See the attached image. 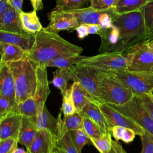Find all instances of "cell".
Instances as JSON below:
<instances>
[{"label": "cell", "mask_w": 153, "mask_h": 153, "mask_svg": "<svg viewBox=\"0 0 153 153\" xmlns=\"http://www.w3.org/2000/svg\"><path fill=\"white\" fill-rule=\"evenodd\" d=\"M14 111H16L15 107L11 102L7 99L0 96V119Z\"/></svg>", "instance_id": "cell-41"}, {"label": "cell", "mask_w": 153, "mask_h": 153, "mask_svg": "<svg viewBox=\"0 0 153 153\" xmlns=\"http://www.w3.org/2000/svg\"><path fill=\"white\" fill-rule=\"evenodd\" d=\"M62 112L59 114L58 118V130L57 134V143L59 149L63 153H78L75 144L73 142L70 131L65 128L62 118Z\"/></svg>", "instance_id": "cell-20"}, {"label": "cell", "mask_w": 153, "mask_h": 153, "mask_svg": "<svg viewBox=\"0 0 153 153\" xmlns=\"http://www.w3.org/2000/svg\"><path fill=\"white\" fill-rule=\"evenodd\" d=\"M99 35L101 39V44L99 53L120 52L122 51L121 38L119 29L114 25L113 26L101 29Z\"/></svg>", "instance_id": "cell-16"}, {"label": "cell", "mask_w": 153, "mask_h": 153, "mask_svg": "<svg viewBox=\"0 0 153 153\" xmlns=\"http://www.w3.org/2000/svg\"><path fill=\"white\" fill-rule=\"evenodd\" d=\"M7 64L15 82L17 106L35 93L37 79L36 64L29 59L27 53L22 59Z\"/></svg>", "instance_id": "cell-2"}, {"label": "cell", "mask_w": 153, "mask_h": 153, "mask_svg": "<svg viewBox=\"0 0 153 153\" xmlns=\"http://www.w3.org/2000/svg\"><path fill=\"white\" fill-rule=\"evenodd\" d=\"M148 95L149 96V97H151V99L153 100V93H148Z\"/></svg>", "instance_id": "cell-52"}, {"label": "cell", "mask_w": 153, "mask_h": 153, "mask_svg": "<svg viewBox=\"0 0 153 153\" xmlns=\"http://www.w3.org/2000/svg\"><path fill=\"white\" fill-rule=\"evenodd\" d=\"M48 17L50 23L44 29L48 32L58 33L60 30L72 31L79 25L76 17L69 11L52 10Z\"/></svg>", "instance_id": "cell-11"}, {"label": "cell", "mask_w": 153, "mask_h": 153, "mask_svg": "<svg viewBox=\"0 0 153 153\" xmlns=\"http://www.w3.org/2000/svg\"><path fill=\"white\" fill-rule=\"evenodd\" d=\"M127 63V70L136 72H153V52L147 41L136 44L123 53Z\"/></svg>", "instance_id": "cell-8"}, {"label": "cell", "mask_w": 153, "mask_h": 153, "mask_svg": "<svg viewBox=\"0 0 153 153\" xmlns=\"http://www.w3.org/2000/svg\"><path fill=\"white\" fill-rule=\"evenodd\" d=\"M60 0H56V3H57V2H59V1H60Z\"/></svg>", "instance_id": "cell-54"}, {"label": "cell", "mask_w": 153, "mask_h": 153, "mask_svg": "<svg viewBox=\"0 0 153 153\" xmlns=\"http://www.w3.org/2000/svg\"><path fill=\"white\" fill-rule=\"evenodd\" d=\"M19 14L22 28L25 32L30 35H36L43 29L36 10H33L30 12L22 11Z\"/></svg>", "instance_id": "cell-22"}, {"label": "cell", "mask_w": 153, "mask_h": 153, "mask_svg": "<svg viewBox=\"0 0 153 153\" xmlns=\"http://www.w3.org/2000/svg\"><path fill=\"white\" fill-rule=\"evenodd\" d=\"M58 148L57 137L48 129L39 130L27 153H55Z\"/></svg>", "instance_id": "cell-13"}, {"label": "cell", "mask_w": 153, "mask_h": 153, "mask_svg": "<svg viewBox=\"0 0 153 153\" xmlns=\"http://www.w3.org/2000/svg\"><path fill=\"white\" fill-rule=\"evenodd\" d=\"M147 44H148V46L149 48V49L153 52V39L151 40L149 42H147Z\"/></svg>", "instance_id": "cell-50"}, {"label": "cell", "mask_w": 153, "mask_h": 153, "mask_svg": "<svg viewBox=\"0 0 153 153\" xmlns=\"http://www.w3.org/2000/svg\"><path fill=\"white\" fill-rule=\"evenodd\" d=\"M114 109L133 120L142 128L153 135V121L142 105L137 96L122 105L108 104Z\"/></svg>", "instance_id": "cell-10"}, {"label": "cell", "mask_w": 153, "mask_h": 153, "mask_svg": "<svg viewBox=\"0 0 153 153\" xmlns=\"http://www.w3.org/2000/svg\"><path fill=\"white\" fill-rule=\"evenodd\" d=\"M111 134L116 140H121L126 143L131 142L136 135L135 131L131 128L121 126L112 127Z\"/></svg>", "instance_id": "cell-31"}, {"label": "cell", "mask_w": 153, "mask_h": 153, "mask_svg": "<svg viewBox=\"0 0 153 153\" xmlns=\"http://www.w3.org/2000/svg\"><path fill=\"white\" fill-rule=\"evenodd\" d=\"M0 62L8 63L22 59L26 52L18 45L0 41Z\"/></svg>", "instance_id": "cell-24"}, {"label": "cell", "mask_w": 153, "mask_h": 153, "mask_svg": "<svg viewBox=\"0 0 153 153\" xmlns=\"http://www.w3.org/2000/svg\"><path fill=\"white\" fill-rule=\"evenodd\" d=\"M107 10H97L90 6L89 7L69 10V11L74 14L79 25L81 24L99 25L101 16Z\"/></svg>", "instance_id": "cell-21"}, {"label": "cell", "mask_w": 153, "mask_h": 153, "mask_svg": "<svg viewBox=\"0 0 153 153\" xmlns=\"http://www.w3.org/2000/svg\"><path fill=\"white\" fill-rule=\"evenodd\" d=\"M38 128L36 124V117H28L23 115L22 126L19 135V143L29 149L35 139Z\"/></svg>", "instance_id": "cell-18"}, {"label": "cell", "mask_w": 153, "mask_h": 153, "mask_svg": "<svg viewBox=\"0 0 153 153\" xmlns=\"http://www.w3.org/2000/svg\"><path fill=\"white\" fill-rule=\"evenodd\" d=\"M86 56L79 55H68L59 57L48 63L45 66L56 67L57 68H69L71 66L76 65L80 60Z\"/></svg>", "instance_id": "cell-30"}, {"label": "cell", "mask_w": 153, "mask_h": 153, "mask_svg": "<svg viewBox=\"0 0 153 153\" xmlns=\"http://www.w3.org/2000/svg\"><path fill=\"white\" fill-rule=\"evenodd\" d=\"M119 0H90V7L100 10L115 8Z\"/></svg>", "instance_id": "cell-40"}, {"label": "cell", "mask_w": 153, "mask_h": 153, "mask_svg": "<svg viewBox=\"0 0 153 153\" xmlns=\"http://www.w3.org/2000/svg\"><path fill=\"white\" fill-rule=\"evenodd\" d=\"M55 153H63L60 149H59V148L58 147V148H57V149L56 150V152Z\"/></svg>", "instance_id": "cell-51"}, {"label": "cell", "mask_w": 153, "mask_h": 153, "mask_svg": "<svg viewBox=\"0 0 153 153\" xmlns=\"http://www.w3.org/2000/svg\"><path fill=\"white\" fill-rule=\"evenodd\" d=\"M53 74V77L51 82L60 91L62 95L68 88L69 81H72V76L69 68H57Z\"/></svg>", "instance_id": "cell-27"}, {"label": "cell", "mask_w": 153, "mask_h": 153, "mask_svg": "<svg viewBox=\"0 0 153 153\" xmlns=\"http://www.w3.org/2000/svg\"><path fill=\"white\" fill-rule=\"evenodd\" d=\"M83 114L76 111L75 113L64 117L62 119L63 125L68 131L83 128Z\"/></svg>", "instance_id": "cell-34"}, {"label": "cell", "mask_w": 153, "mask_h": 153, "mask_svg": "<svg viewBox=\"0 0 153 153\" xmlns=\"http://www.w3.org/2000/svg\"><path fill=\"white\" fill-rule=\"evenodd\" d=\"M151 0H119L115 7L118 14L142 10Z\"/></svg>", "instance_id": "cell-28"}, {"label": "cell", "mask_w": 153, "mask_h": 153, "mask_svg": "<svg viewBox=\"0 0 153 153\" xmlns=\"http://www.w3.org/2000/svg\"><path fill=\"white\" fill-rule=\"evenodd\" d=\"M76 109L72 98V84L67 89L65 93L62 94V103L60 112L63 113L64 117L71 115L76 112Z\"/></svg>", "instance_id": "cell-33"}, {"label": "cell", "mask_w": 153, "mask_h": 153, "mask_svg": "<svg viewBox=\"0 0 153 153\" xmlns=\"http://www.w3.org/2000/svg\"><path fill=\"white\" fill-rule=\"evenodd\" d=\"M73 142L78 152L82 153L83 147L91 142V139L84 129H78L70 131Z\"/></svg>", "instance_id": "cell-36"}, {"label": "cell", "mask_w": 153, "mask_h": 153, "mask_svg": "<svg viewBox=\"0 0 153 153\" xmlns=\"http://www.w3.org/2000/svg\"><path fill=\"white\" fill-rule=\"evenodd\" d=\"M112 72L135 95L153 93V72L121 70Z\"/></svg>", "instance_id": "cell-9"}, {"label": "cell", "mask_w": 153, "mask_h": 153, "mask_svg": "<svg viewBox=\"0 0 153 153\" xmlns=\"http://www.w3.org/2000/svg\"><path fill=\"white\" fill-rule=\"evenodd\" d=\"M99 107L111 128L114 126L128 127L133 130L139 136L145 133L143 128L108 104L102 103Z\"/></svg>", "instance_id": "cell-12"}, {"label": "cell", "mask_w": 153, "mask_h": 153, "mask_svg": "<svg viewBox=\"0 0 153 153\" xmlns=\"http://www.w3.org/2000/svg\"><path fill=\"white\" fill-rule=\"evenodd\" d=\"M23 115L14 111L0 119V141L10 137L19 139Z\"/></svg>", "instance_id": "cell-14"}, {"label": "cell", "mask_w": 153, "mask_h": 153, "mask_svg": "<svg viewBox=\"0 0 153 153\" xmlns=\"http://www.w3.org/2000/svg\"><path fill=\"white\" fill-rule=\"evenodd\" d=\"M97 78L102 103L122 105L134 96L131 88L111 71H100Z\"/></svg>", "instance_id": "cell-4"}, {"label": "cell", "mask_w": 153, "mask_h": 153, "mask_svg": "<svg viewBox=\"0 0 153 153\" xmlns=\"http://www.w3.org/2000/svg\"><path fill=\"white\" fill-rule=\"evenodd\" d=\"M89 34H97L99 35L101 28L99 25L96 24H87Z\"/></svg>", "instance_id": "cell-45"}, {"label": "cell", "mask_w": 153, "mask_h": 153, "mask_svg": "<svg viewBox=\"0 0 153 153\" xmlns=\"http://www.w3.org/2000/svg\"><path fill=\"white\" fill-rule=\"evenodd\" d=\"M23 0H9V2L11 7H13L19 14L22 11V6H23Z\"/></svg>", "instance_id": "cell-44"}, {"label": "cell", "mask_w": 153, "mask_h": 153, "mask_svg": "<svg viewBox=\"0 0 153 153\" xmlns=\"http://www.w3.org/2000/svg\"><path fill=\"white\" fill-rule=\"evenodd\" d=\"M0 96L7 99L16 108V85L9 65L0 62Z\"/></svg>", "instance_id": "cell-15"}, {"label": "cell", "mask_w": 153, "mask_h": 153, "mask_svg": "<svg viewBox=\"0 0 153 153\" xmlns=\"http://www.w3.org/2000/svg\"><path fill=\"white\" fill-rule=\"evenodd\" d=\"M76 65L90 66L107 72L127 70L126 58L120 52H106L93 56H86Z\"/></svg>", "instance_id": "cell-6"}, {"label": "cell", "mask_w": 153, "mask_h": 153, "mask_svg": "<svg viewBox=\"0 0 153 153\" xmlns=\"http://www.w3.org/2000/svg\"><path fill=\"white\" fill-rule=\"evenodd\" d=\"M10 5L9 0H0V16L4 13Z\"/></svg>", "instance_id": "cell-48"}, {"label": "cell", "mask_w": 153, "mask_h": 153, "mask_svg": "<svg viewBox=\"0 0 153 153\" xmlns=\"http://www.w3.org/2000/svg\"><path fill=\"white\" fill-rule=\"evenodd\" d=\"M136 96L139 97L142 105L153 121V100L151 99L148 94H142Z\"/></svg>", "instance_id": "cell-42"}, {"label": "cell", "mask_w": 153, "mask_h": 153, "mask_svg": "<svg viewBox=\"0 0 153 153\" xmlns=\"http://www.w3.org/2000/svg\"><path fill=\"white\" fill-rule=\"evenodd\" d=\"M83 128L90 139L98 138L106 133L97 123L83 114Z\"/></svg>", "instance_id": "cell-32"}, {"label": "cell", "mask_w": 153, "mask_h": 153, "mask_svg": "<svg viewBox=\"0 0 153 153\" xmlns=\"http://www.w3.org/2000/svg\"><path fill=\"white\" fill-rule=\"evenodd\" d=\"M69 68L72 76V81L79 82L94 103L99 105L102 104L97 78L100 70L78 65H73Z\"/></svg>", "instance_id": "cell-7"}, {"label": "cell", "mask_w": 153, "mask_h": 153, "mask_svg": "<svg viewBox=\"0 0 153 153\" xmlns=\"http://www.w3.org/2000/svg\"><path fill=\"white\" fill-rule=\"evenodd\" d=\"M109 153H115V151H114V149L113 148H112V149H111V151H110Z\"/></svg>", "instance_id": "cell-53"}, {"label": "cell", "mask_w": 153, "mask_h": 153, "mask_svg": "<svg viewBox=\"0 0 153 153\" xmlns=\"http://www.w3.org/2000/svg\"><path fill=\"white\" fill-rule=\"evenodd\" d=\"M33 9L36 11H40L44 8L42 0H30Z\"/></svg>", "instance_id": "cell-47"}, {"label": "cell", "mask_w": 153, "mask_h": 153, "mask_svg": "<svg viewBox=\"0 0 153 153\" xmlns=\"http://www.w3.org/2000/svg\"><path fill=\"white\" fill-rule=\"evenodd\" d=\"M36 124L38 130L48 129L57 137L58 118L53 117L45 105L41 112L36 117Z\"/></svg>", "instance_id": "cell-25"}, {"label": "cell", "mask_w": 153, "mask_h": 153, "mask_svg": "<svg viewBox=\"0 0 153 153\" xmlns=\"http://www.w3.org/2000/svg\"><path fill=\"white\" fill-rule=\"evenodd\" d=\"M145 28V41L153 39V0H151L142 8Z\"/></svg>", "instance_id": "cell-29"}, {"label": "cell", "mask_w": 153, "mask_h": 153, "mask_svg": "<svg viewBox=\"0 0 153 153\" xmlns=\"http://www.w3.org/2000/svg\"><path fill=\"white\" fill-rule=\"evenodd\" d=\"M112 145L115 153H127V152L123 148L121 144L117 140H112Z\"/></svg>", "instance_id": "cell-46"}, {"label": "cell", "mask_w": 153, "mask_h": 153, "mask_svg": "<svg viewBox=\"0 0 153 153\" xmlns=\"http://www.w3.org/2000/svg\"><path fill=\"white\" fill-rule=\"evenodd\" d=\"M111 135V133L106 132L98 138L90 139L91 142L100 153H109L112 148Z\"/></svg>", "instance_id": "cell-35"}, {"label": "cell", "mask_w": 153, "mask_h": 153, "mask_svg": "<svg viewBox=\"0 0 153 153\" xmlns=\"http://www.w3.org/2000/svg\"><path fill=\"white\" fill-rule=\"evenodd\" d=\"M19 139L10 137L4 140L0 141V153H14L18 148Z\"/></svg>", "instance_id": "cell-38"}, {"label": "cell", "mask_w": 153, "mask_h": 153, "mask_svg": "<svg viewBox=\"0 0 153 153\" xmlns=\"http://www.w3.org/2000/svg\"><path fill=\"white\" fill-rule=\"evenodd\" d=\"M140 137L142 145L140 153H153V135L145 130Z\"/></svg>", "instance_id": "cell-39"}, {"label": "cell", "mask_w": 153, "mask_h": 153, "mask_svg": "<svg viewBox=\"0 0 153 153\" xmlns=\"http://www.w3.org/2000/svg\"><path fill=\"white\" fill-rule=\"evenodd\" d=\"M82 50V47L67 41L58 33L44 30L43 27L35 35L33 45L27 54L36 64L45 66L60 56L79 55Z\"/></svg>", "instance_id": "cell-1"}, {"label": "cell", "mask_w": 153, "mask_h": 153, "mask_svg": "<svg viewBox=\"0 0 153 153\" xmlns=\"http://www.w3.org/2000/svg\"><path fill=\"white\" fill-rule=\"evenodd\" d=\"M36 86L32 97L17 105L16 111L28 117H36L42 111L50 92L47 78V67L36 64Z\"/></svg>", "instance_id": "cell-5"}, {"label": "cell", "mask_w": 153, "mask_h": 153, "mask_svg": "<svg viewBox=\"0 0 153 153\" xmlns=\"http://www.w3.org/2000/svg\"><path fill=\"white\" fill-rule=\"evenodd\" d=\"M35 40V35H30L26 32L13 33L0 30V41L18 45L26 53L32 48Z\"/></svg>", "instance_id": "cell-17"}, {"label": "cell", "mask_w": 153, "mask_h": 153, "mask_svg": "<svg viewBox=\"0 0 153 153\" xmlns=\"http://www.w3.org/2000/svg\"><path fill=\"white\" fill-rule=\"evenodd\" d=\"M14 153H27V151H25L23 148H17L14 151Z\"/></svg>", "instance_id": "cell-49"}, {"label": "cell", "mask_w": 153, "mask_h": 153, "mask_svg": "<svg viewBox=\"0 0 153 153\" xmlns=\"http://www.w3.org/2000/svg\"><path fill=\"white\" fill-rule=\"evenodd\" d=\"M82 113L97 123L105 131L111 133V128L100 110L99 105L89 101L83 108Z\"/></svg>", "instance_id": "cell-23"}, {"label": "cell", "mask_w": 153, "mask_h": 153, "mask_svg": "<svg viewBox=\"0 0 153 153\" xmlns=\"http://www.w3.org/2000/svg\"><path fill=\"white\" fill-rule=\"evenodd\" d=\"M72 98L76 111L81 113L83 108L89 101L94 102L89 94L78 82H73Z\"/></svg>", "instance_id": "cell-26"}, {"label": "cell", "mask_w": 153, "mask_h": 153, "mask_svg": "<svg viewBox=\"0 0 153 153\" xmlns=\"http://www.w3.org/2000/svg\"><path fill=\"white\" fill-rule=\"evenodd\" d=\"M113 23L120 30L123 53L130 47L145 41L142 10L117 14Z\"/></svg>", "instance_id": "cell-3"}, {"label": "cell", "mask_w": 153, "mask_h": 153, "mask_svg": "<svg viewBox=\"0 0 153 153\" xmlns=\"http://www.w3.org/2000/svg\"><path fill=\"white\" fill-rule=\"evenodd\" d=\"M0 30L13 33L25 32L22 28L19 14L11 5L0 16Z\"/></svg>", "instance_id": "cell-19"}, {"label": "cell", "mask_w": 153, "mask_h": 153, "mask_svg": "<svg viewBox=\"0 0 153 153\" xmlns=\"http://www.w3.org/2000/svg\"><path fill=\"white\" fill-rule=\"evenodd\" d=\"M90 0H60L56 3L53 10L69 11L81 8V7Z\"/></svg>", "instance_id": "cell-37"}, {"label": "cell", "mask_w": 153, "mask_h": 153, "mask_svg": "<svg viewBox=\"0 0 153 153\" xmlns=\"http://www.w3.org/2000/svg\"><path fill=\"white\" fill-rule=\"evenodd\" d=\"M74 30L77 32L78 37L79 39H83L88 35H89L87 24H81L78 25L75 28Z\"/></svg>", "instance_id": "cell-43"}]
</instances>
